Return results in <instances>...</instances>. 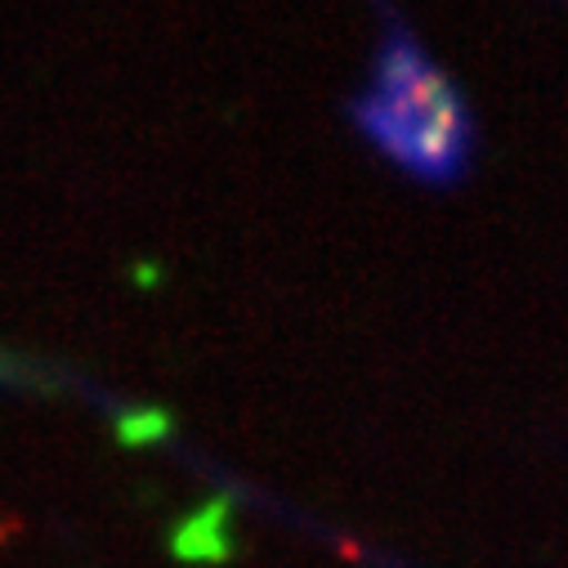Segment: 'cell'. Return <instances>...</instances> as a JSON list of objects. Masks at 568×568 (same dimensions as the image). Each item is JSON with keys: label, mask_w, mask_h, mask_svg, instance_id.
Here are the masks:
<instances>
[{"label": "cell", "mask_w": 568, "mask_h": 568, "mask_svg": "<svg viewBox=\"0 0 568 568\" xmlns=\"http://www.w3.org/2000/svg\"><path fill=\"white\" fill-rule=\"evenodd\" d=\"M358 125L381 153L420 180H453L470 153V121L453 81L407 37L385 41L376 81L358 99Z\"/></svg>", "instance_id": "obj_1"}, {"label": "cell", "mask_w": 568, "mask_h": 568, "mask_svg": "<svg viewBox=\"0 0 568 568\" xmlns=\"http://www.w3.org/2000/svg\"><path fill=\"white\" fill-rule=\"evenodd\" d=\"M229 497H215V501H206L202 510H193L180 528H175V537H171V550H175V559H184V564H224L229 555H233V541H229Z\"/></svg>", "instance_id": "obj_2"}, {"label": "cell", "mask_w": 568, "mask_h": 568, "mask_svg": "<svg viewBox=\"0 0 568 568\" xmlns=\"http://www.w3.org/2000/svg\"><path fill=\"white\" fill-rule=\"evenodd\" d=\"M166 430H171V416H166V412H125V416L116 420V439H121L125 448L158 444Z\"/></svg>", "instance_id": "obj_3"}]
</instances>
